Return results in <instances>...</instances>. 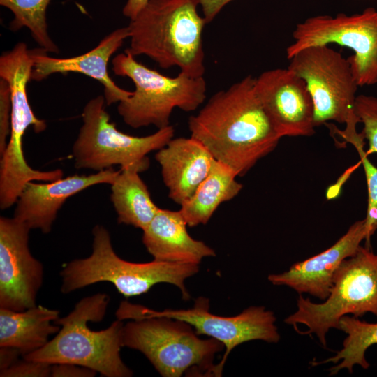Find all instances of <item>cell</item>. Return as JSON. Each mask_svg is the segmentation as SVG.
<instances>
[{
  "label": "cell",
  "instance_id": "cell-13",
  "mask_svg": "<svg viewBox=\"0 0 377 377\" xmlns=\"http://www.w3.org/2000/svg\"><path fill=\"white\" fill-rule=\"evenodd\" d=\"M31 228L15 217H0V308L22 311L36 305L43 265L29 248Z\"/></svg>",
  "mask_w": 377,
  "mask_h": 377
},
{
  "label": "cell",
  "instance_id": "cell-8",
  "mask_svg": "<svg viewBox=\"0 0 377 377\" xmlns=\"http://www.w3.org/2000/svg\"><path fill=\"white\" fill-rule=\"evenodd\" d=\"M121 346L141 352L163 377H179L190 370L210 376L213 360L224 346L199 338L193 327L165 316L131 320L124 324Z\"/></svg>",
  "mask_w": 377,
  "mask_h": 377
},
{
  "label": "cell",
  "instance_id": "cell-32",
  "mask_svg": "<svg viewBox=\"0 0 377 377\" xmlns=\"http://www.w3.org/2000/svg\"><path fill=\"white\" fill-rule=\"evenodd\" d=\"M149 0H127L124 8L123 15L131 20L134 19L144 8Z\"/></svg>",
  "mask_w": 377,
  "mask_h": 377
},
{
  "label": "cell",
  "instance_id": "cell-26",
  "mask_svg": "<svg viewBox=\"0 0 377 377\" xmlns=\"http://www.w3.org/2000/svg\"><path fill=\"white\" fill-rule=\"evenodd\" d=\"M355 114L363 128L360 132L368 141L367 155L377 154V98L359 95L355 100Z\"/></svg>",
  "mask_w": 377,
  "mask_h": 377
},
{
  "label": "cell",
  "instance_id": "cell-18",
  "mask_svg": "<svg viewBox=\"0 0 377 377\" xmlns=\"http://www.w3.org/2000/svg\"><path fill=\"white\" fill-rule=\"evenodd\" d=\"M155 158L169 198L179 205L193 195L214 160L207 149L191 136L172 138L157 151Z\"/></svg>",
  "mask_w": 377,
  "mask_h": 377
},
{
  "label": "cell",
  "instance_id": "cell-2",
  "mask_svg": "<svg viewBox=\"0 0 377 377\" xmlns=\"http://www.w3.org/2000/svg\"><path fill=\"white\" fill-rule=\"evenodd\" d=\"M198 6L196 0H149L127 26L126 50L135 57L145 55L162 68L177 66L189 76L203 77L207 22Z\"/></svg>",
  "mask_w": 377,
  "mask_h": 377
},
{
  "label": "cell",
  "instance_id": "cell-31",
  "mask_svg": "<svg viewBox=\"0 0 377 377\" xmlns=\"http://www.w3.org/2000/svg\"><path fill=\"white\" fill-rule=\"evenodd\" d=\"M22 355L19 350L9 346L0 347V371L4 370L19 359L18 357Z\"/></svg>",
  "mask_w": 377,
  "mask_h": 377
},
{
  "label": "cell",
  "instance_id": "cell-1",
  "mask_svg": "<svg viewBox=\"0 0 377 377\" xmlns=\"http://www.w3.org/2000/svg\"><path fill=\"white\" fill-rule=\"evenodd\" d=\"M191 137L201 142L214 158L245 175L278 145L281 138L249 75L215 93L188 121Z\"/></svg>",
  "mask_w": 377,
  "mask_h": 377
},
{
  "label": "cell",
  "instance_id": "cell-24",
  "mask_svg": "<svg viewBox=\"0 0 377 377\" xmlns=\"http://www.w3.org/2000/svg\"><path fill=\"white\" fill-rule=\"evenodd\" d=\"M52 0H0V5L9 9L13 19L9 29L12 31L27 27L40 48L47 52L58 53L59 47L51 39L46 12Z\"/></svg>",
  "mask_w": 377,
  "mask_h": 377
},
{
  "label": "cell",
  "instance_id": "cell-30",
  "mask_svg": "<svg viewBox=\"0 0 377 377\" xmlns=\"http://www.w3.org/2000/svg\"><path fill=\"white\" fill-rule=\"evenodd\" d=\"M232 0H196L202 8L207 24L212 22L223 8Z\"/></svg>",
  "mask_w": 377,
  "mask_h": 377
},
{
  "label": "cell",
  "instance_id": "cell-12",
  "mask_svg": "<svg viewBox=\"0 0 377 377\" xmlns=\"http://www.w3.org/2000/svg\"><path fill=\"white\" fill-rule=\"evenodd\" d=\"M294 40L287 48L288 59L306 47L335 43L351 49L348 58L359 87L377 84V10L367 8L350 15H320L296 24Z\"/></svg>",
  "mask_w": 377,
  "mask_h": 377
},
{
  "label": "cell",
  "instance_id": "cell-3",
  "mask_svg": "<svg viewBox=\"0 0 377 377\" xmlns=\"http://www.w3.org/2000/svg\"><path fill=\"white\" fill-rule=\"evenodd\" d=\"M109 303L110 296L105 293L83 297L68 315L55 321L60 330L54 337L23 357L50 364H77L105 377L132 376L133 371L120 355L122 320L117 319L100 331L88 326V322H100L104 318Z\"/></svg>",
  "mask_w": 377,
  "mask_h": 377
},
{
  "label": "cell",
  "instance_id": "cell-23",
  "mask_svg": "<svg viewBox=\"0 0 377 377\" xmlns=\"http://www.w3.org/2000/svg\"><path fill=\"white\" fill-rule=\"evenodd\" d=\"M338 330L343 331L347 337L343 341L342 348L336 355L322 362H312V366L332 362L330 375H336L343 369L353 373L355 365L364 369L369 367L365 353L372 345L377 344V323H370L360 320L358 318L343 316L339 320Z\"/></svg>",
  "mask_w": 377,
  "mask_h": 377
},
{
  "label": "cell",
  "instance_id": "cell-5",
  "mask_svg": "<svg viewBox=\"0 0 377 377\" xmlns=\"http://www.w3.org/2000/svg\"><path fill=\"white\" fill-rule=\"evenodd\" d=\"M33 61L27 44L17 43L0 57V78L9 84L11 94V130L6 148L0 156V208L14 205L24 186L29 182H52L64 176L61 169L40 171L27 162L22 148L27 129L32 127L36 133L44 131L46 122L32 110L27 96Z\"/></svg>",
  "mask_w": 377,
  "mask_h": 377
},
{
  "label": "cell",
  "instance_id": "cell-4",
  "mask_svg": "<svg viewBox=\"0 0 377 377\" xmlns=\"http://www.w3.org/2000/svg\"><path fill=\"white\" fill-rule=\"evenodd\" d=\"M92 251L84 258L65 265L60 276L61 291L68 294L98 282H109L126 297L140 295L154 286L168 283L177 286L182 298H190L185 281L199 271V265L153 260L133 263L120 258L114 251L109 231L102 225L92 229Z\"/></svg>",
  "mask_w": 377,
  "mask_h": 377
},
{
  "label": "cell",
  "instance_id": "cell-20",
  "mask_svg": "<svg viewBox=\"0 0 377 377\" xmlns=\"http://www.w3.org/2000/svg\"><path fill=\"white\" fill-rule=\"evenodd\" d=\"M59 311L36 305L22 311L0 308V347L20 350L22 357L43 348L60 326Z\"/></svg>",
  "mask_w": 377,
  "mask_h": 377
},
{
  "label": "cell",
  "instance_id": "cell-9",
  "mask_svg": "<svg viewBox=\"0 0 377 377\" xmlns=\"http://www.w3.org/2000/svg\"><path fill=\"white\" fill-rule=\"evenodd\" d=\"M106 101L99 95L89 100L82 112V125L72 148L77 169L100 172L119 165L120 169L149 167L147 155L165 146L174 137L172 126L159 128L151 135L133 136L117 129L106 111Z\"/></svg>",
  "mask_w": 377,
  "mask_h": 377
},
{
  "label": "cell",
  "instance_id": "cell-10",
  "mask_svg": "<svg viewBox=\"0 0 377 377\" xmlns=\"http://www.w3.org/2000/svg\"><path fill=\"white\" fill-rule=\"evenodd\" d=\"M289 60L288 68L304 79L311 96L315 126L334 121L346 125L336 131L346 142L359 136L355 107L359 86L348 58L320 45L302 49Z\"/></svg>",
  "mask_w": 377,
  "mask_h": 377
},
{
  "label": "cell",
  "instance_id": "cell-22",
  "mask_svg": "<svg viewBox=\"0 0 377 377\" xmlns=\"http://www.w3.org/2000/svg\"><path fill=\"white\" fill-rule=\"evenodd\" d=\"M143 170L138 166L120 169L110 184V200L119 223L142 230L153 219L159 207L153 202L148 188L140 177Z\"/></svg>",
  "mask_w": 377,
  "mask_h": 377
},
{
  "label": "cell",
  "instance_id": "cell-17",
  "mask_svg": "<svg viewBox=\"0 0 377 377\" xmlns=\"http://www.w3.org/2000/svg\"><path fill=\"white\" fill-rule=\"evenodd\" d=\"M366 236L365 219L357 221L330 248L294 263L288 271L269 274L267 279L273 285L288 286L299 295L307 293L325 300L330 293L337 269L357 252Z\"/></svg>",
  "mask_w": 377,
  "mask_h": 377
},
{
  "label": "cell",
  "instance_id": "cell-27",
  "mask_svg": "<svg viewBox=\"0 0 377 377\" xmlns=\"http://www.w3.org/2000/svg\"><path fill=\"white\" fill-rule=\"evenodd\" d=\"M11 130V94L8 83L0 79V156L5 151Z\"/></svg>",
  "mask_w": 377,
  "mask_h": 377
},
{
  "label": "cell",
  "instance_id": "cell-6",
  "mask_svg": "<svg viewBox=\"0 0 377 377\" xmlns=\"http://www.w3.org/2000/svg\"><path fill=\"white\" fill-rule=\"evenodd\" d=\"M112 64L116 75L128 77L135 84L132 94L117 106L124 123L133 128L166 127L175 108L192 112L206 98L204 76L194 77L182 72L173 77L166 76L138 62L126 50L113 58Z\"/></svg>",
  "mask_w": 377,
  "mask_h": 377
},
{
  "label": "cell",
  "instance_id": "cell-21",
  "mask_svg": "<svg viewBox=\"0 0 377 377\" xmlns=\"http://www.w3.org/2000/svg\"><path fill=\"white\" fill-rule=\"evenodd\" d=\"M235 172L223 163L214 160L207 177L193 195L181 206V212L189 227L205 225L219 206L233 199L242 188Z\"/></svg>",
  "mask_w": 377,
  "mask_h": 377
},
{
  "label": "cell",
  "instance_id": "cell-29",
  "mask_svg": "<svg viewBox=\"0 0 377 377\" xmlns=\"http://www.w3.org/2000/svg\"><path fill=\"white\" fill-rule=\"evenodd\" d=\"M96 374L91 369L69 363L52 364L50 372L52 377H94Z\"/></svg>",
  "mask_w": 377,
  "mask_h": 377
},
{
  "label": "cell",
  "instance_id": "cell-15",
  "mask_svg": "<svg viewBox=\"0 0 377 377\" xmlns=\"http://www.w3.org/2000/svg\"><path fill=\"white\" fill-rule=\"evenodd\" d=\"M119 170L112 168L90 175H73L52 182L31 181L21 191L13 217L48 234L58 212L71 197L94 185L111 184Z\"/></svg>",
  "mask_w": 377,
  "mask_h": 377
},
{
  "label": "cell",
  "instance_id": "cell-25",
  "mask_svg": "<svg viewBox=\"0 0 377 377\" xmlns=\"http://www.w3.org/2000/svg\"><path fill=\"white\" fill-rule=\"evenodd\" d=\"M364 138L353 140L350 143L356 149L363 165L366 177L368 199L365 219L367 236L365 246L371 247L370 238L377 230V167L369 159L364 149Z\"/></svg>",
  "mask_w": 377,
  "mask_h": 377
},
{
  "label": "cell",
  "instance_id": "cell-14",
  "mask_svg": "<svg viewBox=\"0 0 377 377\" xmlns=\"http://www.w3.org/2000/svg\"><path fill=\"white\" fill-rule=\"evenodd\" d=\"M255 89L281 138L310 136L315 133L311 96L304 79L292 70L263 72L255 77Z\"/></svg>",
  "mask_w": 377,
  "mask_h": 377
},
{
  "label": "cell",
  "instance_id": "cell-7",
  "mask_svg": "<svg viewBox=\"0 0 377 377\" xmlns=\"http://www.w3.org/2000/svg\"><path fill=\"white\" fill-rule=\"evenodd\" d=\"M297 310L284 319L294 328L306 326L301 334H314L324 348L326 334L331 328L338 330L339 319L351 314L355 317L371 313L377 316V252L360 246L337 269L330 293L321 303H315L300 294Z\"/></svg>",
  "mask_w": 377,
  "mask_h": 377
},
{
  "label": "cell",
  "instance_id": "cell-28",
  "mask_svg": "<svg viewBox=\"0 0 377 377\" xmlns=\"http://www.w3.org/2000/svg\"><path fill=\"white\" fill-rule=\"evenodd\" d=\"M52 364L27 360H18L10 367L0 371L1 377H47L50 376Z\"/></svg>",
  "mask_w": 377,
  "mask_h": 377
},
{
  "label": "cell",
  "instance_id": "cell-16",
  "mask_svg": "<svg viewBox=\"0 0 377 377\" xmlns=\"http://www.w3.org/2000/svg\"><path fill=\"white\" fill-rule=\"evenodd\" d=\"M129 38L128 27L119 28L105 36L93 49L82 54L55 58L42 48L30 50L33 61L31 80L40 82L54 73H81L99 82L104 88L107 105L128 98L133 91L125 90L112 80L108 71L111 57Z\"/></svg>",
  "mask_w": 377,
  "mask_h": 377
},
{
  "label": "cell",
  "instance_id": "cell-19",
  "mask_svg": "<svg viewBox=\"0 0 377 377\" xmlns=\"http://www.w3.org/2000/svg\"><path fill=\"white\" fill-rule=\"evenodd\" d=\"M179 210L159 208L142 230V243L154 260L199 265L203 258L214 257L215 251L192 238Z\"/></svg>",
  "mask_w": 377,
  "mask_h": 377
},
{
  "label": "cell",
  "instance_id": "cell-11",
  "mask_svg": "<svg viewBox=\"0 0 377 377\" xmlns=\"http://www.w3.org/2000/svg\"><path fill=\"white\" fill-rule=\"evenodd\" d=\"M165 316L191 325L198 335H207L221 342L226 348L221 362L214 366L211 376H221L230 352L237 346L253 340L277 343L280 334L274 312L265 306H249L235 316H221L209 311V300L198 297L188 309L156 311L122 301L116 311L117 319L135 320Z\"/></svg>",
  "mask_w": 377,
  "mask_h": 377
}]
</instances>
